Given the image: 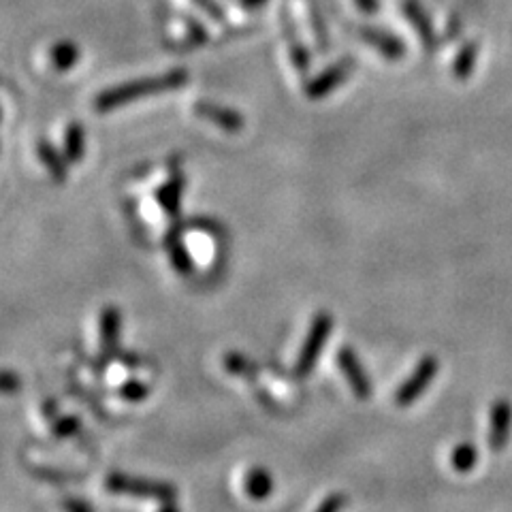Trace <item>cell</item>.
<instances>
[{"instance_id": "cell-1", "label": "cell", "mask_w": 512, "mask_h": 512, "mask_svg": "<svg viewBox=\"0 0 512 512\" xmlns=\"http://www.w3.org/2000/svg\"><path fill=\"white\" fill-rule=\"evenodd\" d=\"M186 82H188V73L184 69H173L163 75L133 79V82H126V84H120V86H114V88L101 92L99 96H96L94 109L99 111V114H107V111L124 107L137 99H143V96L180 90Z\"/></svg>"}, {"instance_id": "cell-2", "label": "cell", "mask_w": 512, "mask_h": 512, "mask_svg": "<svg viewBox=\"0 0 512 512\" xmlns=\"http://www.w3.org/2000/svg\"><path fill=\"white\" fill-rule=\"evenodd\" d=\"M105 485L111 493L131 495V498H141V500H156L160 504L173 502L175 495H178V489L169 483H158V480L137 478L128 474H109Z\"/></svg>"}, {"instance_id": "cell-3", "label": "cell", "mask_w": 512, "mask_h": 512, "mask_svg": "<svg viewBox=\"0 0 512 512\" xmlns=\"http://www.w3.org/2000/svg\"><path fill=\"white\" fill-rule=\"evenodd\" d=\"M331 331H333L331 314L329 312L316 314L314 320H312V327L306 335V342H303V346H301L297 365H295V372H297L299 378H306V376L312 374L314 365L318 363L320 352H323V348L327 346Z\"/></svg>"}, {"instance_id": "cell-4", "label": "cell", "mask_w": 512, "mask_h": 512, "mask_svg": "<svg viewBox=\"0 0 512 512\" xmlns=\"http://www.w3.org/2000/svg\"><path fill=\"white\" fill-rule=\"evenodd\" d=\"M436 374H438V359L434 355H425L419 361V365H416L412 376L402 384V387L397 389L395 404L399 408L412 406L416 399H419L431 387V382L436 380Z\"/></svg>"}, {"instance_id": "cell-5", "label": "cell", "mask_w": 512, "mask_h": 512, "mask_svg": "<svg viewBox=\"0 0 512 512\" xmlns=\"http://www.w3.org/2000/svg\"><path fill=\"white\" fill-rule=\"evenodd\" d=\"M338 365L344 372L346 382L350 384V389H352V393H355V397L361 399V402L370 399L372 397V382H370V376H367V372H365L363 363L359 361L357 352L350 346L340 348L338 350Z\"/></svg>"}, {"instance_id": "cell-6", "label": "cell", "mask_w": 512, "mask_h": 512, "mask_svg": "<svg viewBox=\"0 0 512 512\" xmlns=\"http://www.w3.org/2000/svg\"><path fill=\"white\" fill-rule=\"evenodd\" d=\"M352 69H355V62H352L350 58H344L340 62L331 64L329 69H325L320 75H316L312 82L306 86V96L312 101H318V99H325V96H329L335 88H340L346 79L350 77Z\"/></svg>"}, {"instance_id": "cell-7", "label": "cell", "mask_w": 512, "mask_h": 512, "mask_svg": "<svg viewBox=\"0 0 512 512\" xmlns=\"http://www.w3.org/2000/svg\"><path fill=\"white\" fill-rule=\"evenodd\" d=\"M512 431V406L506 399H498L491 406L489 414V448L493 453H500L508 446Z\"/></svg>"}, {"instance_id": "cell-8", "label": "cell", "mask_w": 512, "mask_h": 512, "mask_svg": "<svg viewBox=\"0 0 512 512\" xmlns=\"http://www.w3.org/2000/svg\"><path fill=\"white\" fill-rule=\"evenodd\" d=\"M195 114L214 126L222 128L224 133H239L244 131V116L237 114L235 109L222 107L214 101H197L195 103Z\"/></svg>"}, {"instance_id": "cell-9", "label": "cell", "mask_w": 512, "mask_h": 512, "mask_svg": "<svg viewBox=\"0 0 512 512\" xmlns=\"http://www.w3.org/2000/svg\"><path fill=\"white\" fill-rule=\"evenodd\" d=\"M361 39L370 43L372 47L389 60H402L406 56V47L395 35L380 28H361Z\"/></svg>"}, {"instance_id": "cell-10", "label": "cell", "mask_w": 512, "mask_h": 512, "mask_svg": "<svg viewBox=\"0 0 512 512\" xmlns=\"http://www.w3.org/2000/svg\"><path fill=\"white\" fill-rule=\"evenodd\" d=\"M122 312L116 306H107L101 312V348L105 355H114L120 346Z\"/></svg>"}, {"instance_id": "cell-11", "label": "cell", "mask_w": 512, "mask_h": 512, "mask_svg": "<svg viewBox=\"0 0 512 512\" xmlns=\"http://www.w3.org/2000/svg\"><path fill=\"white\" fill-rule=\"evenodd\" d=\"M39 158H41V163L45 165V169L50 171L54 182L64 184V182L69 180V165H71V163L67 160V156L60 154V152L52 146V143L39 141Z\"/></svg>"}, {"instance_id": "cell-12", "label": "cell", "mask_w": 512, "mask_h": 512, "mask_svg": "<svg viewBox=\"0 0 512 512\" xmlns=\"http://www.w3.org/2000/svg\"><path fill=\"white\" fill-rule=\"evenodd\" d=\"M182 192H184V175L173 173L171 178L158 188V203L163 205V210L169 216L180 214V203H182Z\"/></svg>"}, {"instance_id": "cell-13", "label": "cell", "mask_w": 512, "mask_h": 512, "mask_svg": "<svg viewBox=\"0 0 512 512\" xmlns=\"http://www.w3.org/2000/svg\"><path fill=\"white\" fill-rule=\"evenodd\" d=\"M244 487H246V493L250 500L263 502L269 498L276 485H274V476H271L265 468H254L248 472Z\"/></svg>"}, {"instance_id": "cell-14", "label": "cell", "mask_w": 512, "mask_h": 512, "mask_svg": "<svg viewBox=\"0 0 512 512\" xmlns=\"http://www.w3.org/2000/svg\"><path fill=\"white\" fill-rule=\"evenodd\" d=\"M165 248L169 252V261L175 267V271H178L180 276H190L192 274V259H190L188 248L184 246V242H182L178 233L167 235Z\"/></svg>"}, {"instance_id": "cell-15", "label": "cell", "mask_w": 512, "mask_h": 512, "mask_svg": "<svg viewBox=\"0 0 512 512\" xmlns=\"http://www.w3.org/2000/svg\"><path fill=\"white\" fill-rule=\"evenodd\" d=\"M282 28H284V35H286L288 45H291V58H293V62H295L297 71H299V73H306V71L310 69V62H312V60H310V52H308V47L297 39L295 26H293L291 20H288L286 13H284V18H282Z\"/></svg>"}, {"instance_id": "cell-16", "label": "cell", "mask_w": 512, "mask_h": 512, "mask_svg": "<svg viewBox=\"0 0 512 512\" xmlns=\"http://www.w3.org/2000/svg\"><path fill=\"white\" fill-rule=\"evenodd\" d=\"M84 150H86V133L82 124H69L67 133H64V156L71 165L79 163V160L84 158Z\"/></svg>"}, {"instance_id": "cell-17", "label": "cell", "mask_w": 512, "mask_h": 512, "mask_svg": "<svg viewBox=\"0 0 512 512\" xmlns=\"http://www.w3.org/2000/svg\"><path fill=\"white\" fill-rule=\"evenodd\" d=\"M50 60L54 64L56 71H71L75 64L79 62V47L71 41H60L52 47Z\"/></svg>"}, {"instance_id": "cell-18", "label": "cell", "mask_w": 512, "mask_h": 512, "mask_svg": "<svg viewBox=\"0 0 512 512\" xmlns=\"http://www.w3.org/2000/svg\"><path fill=\"white\" fill-rule=\"evenodd\" d=\"M404 11L408 15V20L414 24V28L419 30V35L423 39L425 45H434V32H431V24L427 22V18L423 15V9L414 3V0H406L404 3Z\"/></svg>"}, {"instance_id": "cell-19", "label": "cell", "mask_w": 512, "mask_h": 512, "mask_svg": "<svg viewBox=\"0 0 512 512\" xmlns=\"http://www.w3.org/2000/svg\"><path fill=\"white\" fill-rule=\"evenodd\" d=\"M451 463H453V468L457 472H470V470H474L476 463H478V448L472 442L459 444L455 451H453V455H451Z\"/></svg>"}, {"instance_id": "cell-20", "label": "cell", "mask_w": 512, "mask_h": 512, "mask_svg": "<svg viewBox=\"0 0 512 512\" xmlns=\"http://www.w3.org/2000/svg\"><path fill=\"white\" fill-rule=\"evenodd\" d=\"M474 62H476V45L468 43L463 50L459 52L457 60H455V77L457 79H466L470 77L472 69H474Z\"/></svg>"}, {"instance_id": "cell-21", "label": "cell", "mask_w": 512, "mask_h": 512, "mask_svg": "<svg viewBox=\"0 0 512 512\" xmlns=\"http://www.w3.org/2000/svg\"><path fill=\"white\" fill-rule=\"evenodd\" d=\"M224 367H227L233 376H250L254 372V365L244 355H237V352H229V355L224 357Z\"/></svg>"}, {"instance_id": "cell-22", "label": "cell", "mask_w": 512, "mask_h": 512, "mask_svg": "<svg viewBox=\"0 0 512 512\" xmlns=\"http://www.w3.org/2000/svg\"><path fill=\"white\" fill-rule=\"evenodd\" d=\"M148 395H150V387H148V384L139 382V380L126 382L124 387L120 389V397L126 399V402H133V404L143 402V399H148Z\"/></svg>"}, {"instance_id": "cell-23", "label": "cell", "mask_w": 512, "mask_h": 512, "mask_svg": "<svg viewBox=\"0 0 512 512\" xmlns=\"http://www.w3.org/2000/svg\"><path fill=\"white\" fill-rule=\"evenodd\" d=\"M77 431H79V421L75 416H64V419L54 423V434L58 438H71L77 434Z\"/></svg>"}, {"instance_id": "cell-24", "label": "cell", "mask_w": 512, "mask_h": 512, "mask_svg": "<svg viewBox=\"0 0 512 512\" xmlns=\"http://www.w3.org/2000/svg\"><path fill=\"white\" fill-rule=\"evenodd\" d=\"M22 389V380L13 372H0V393L13 395Z\"/></svg>"}, {"instance_id": "cell-25", "label": "cell", "mask_w": 512, "mask_h": 512, "mask_svg": "<svg viewBox=\"0 0 512 512\" xmlns=\"http://www.w3.org/2000/svg\"><path fill=\"white\" fill-rule=\"evenodd\" d=\"M344 506H346V495L331 493L325 502H320V506L314 512H342Z\"/></svg>"}, {"instance_id": "cell-26", "label": "cell", "mask_w": 512, "mask_h": 512, "mask_svg": "<svg viewBox=\"0 0 512 512\" xmlns=\"http://www.w3.org/2000/svg\"><path fill=\"white\" fill-rule=\"evenodd\" d=\"M195 3H197V7L201 11H205L207 15H210L214 22H224V9H220V5L216 3V0H195Z\"/></svg>"}, {"instance_id": "cell-27", "label": "cell", "mask_w": 512, "mask_h": 512, "mask_svg": "<svg viewBox=\"0 0 512 512\" xmlns=\"http://www.w3.org/2000/svg\"><path fill=\"white\" fill-rule=\"evenodd\" d=\"M188 26H190V45H203L207 41V30L195 20H188Z\"/></svg>"}, {"instance_id": "cell-28", "label": "cell", "mask_w": 512, "mask_h": 512, "mask_svg": "<svg viewBox=\"0 0 512 512\" xmlns=\"http://www.w3.org/2000/svg\"><path fill=\"white\" fill-rule=\"evenodd\" d=\"M62 508H64V512H94V508L86 500H77V498L64 500Z\"/></svg>"}, {"instance_id": "cell-29", "label": "cell", "mask_w": 512, "mask_h": 512, "mask_svg": "<svg viewBox=\"0 0 512 512\" xmlns=\"http://www.w3.org/2000/svg\"><path fill=\"white\" fill-rule=\"evenodd\" d=\"M355 3L363 13H376L380 7L378 0H355Z\"/></svg>"}, {"instance_id": "cell-30", "label": "cell", "mask_w": 512, "mask_h": 512, "mask_svg": "<svg viewBox=\"0 0 512 512\" xmlns=\"http://www.w3.org/2000/svg\"><path fill=\"white\" fill-rule=\"evenodd\" d=\"M267 0H239V5H242L246 11H254V9H261Z\"/></svg>"}, {"instance_id": "cell-31", "label": "cell", "mask_w": 512, "mask_h": 512, "mask_svg": "<svg viewBox=\"0 0 512 512\" xmlns=\"http://www.w3.org/2000/svg\"><path fill=\"white\" fill-rule=\"evenodd\" d=\"M158 512H180V508H178V504H175V500H173V502H165L163 508H160Z\"/></svg>"}, {"instance_id": "cell-32", "label": "cell", "mask_w": 512, "mask_h": 512, "mask_svg": "<svg viewBox=\"0 0 512 512\" xmlns=\"http://www.w3.org/2000/svg\"><path fill=\"white\" fill-rule=\"evenodd\" d=\"M0 118H3V109H0Z\"/></svg>"}]
</instances>
